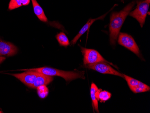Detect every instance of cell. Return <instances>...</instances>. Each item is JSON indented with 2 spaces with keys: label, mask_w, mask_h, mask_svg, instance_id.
Segmentation results:
<instances>
[{
  "label": "cell",
  "mask_w": 150,
  "mask_h": 113,
  "mask_svg": "<svg viewBox=\"0 0 150 113\" xmlns=\"http://www.w3.org/2000/svg\"><path fill=\"white\" fill-rule=\"evenodd\" d=\"M21 70H33L50 76H59L63 77L67 82H70L77 79H85V72L65 71L49 67H43L35 69H24Z\"/></svg>",
  "instance_id": "cell-2"
},
{
  "label": "cell",
  "mask_w": 150,
  "mask_h": 113,
  "mask_svg": "<svg viewBox=\"0 0 150 113\" xmlns=\"http://www.w3.org/2000/svg\"><path fill=\"white\" fill-rule=\"evenodd\" d=\"M135 4L134 1H132L119 12H113L110 16L109 29L110 42L112 45L116 44L120 29L127 16L131 12Z\"/></svg>",
  "instance_id": "cell-1"
},
{
  "label": "cell",
  "mask_w": 150,
  "mask_h": 113,
  "mask_svg": "<svg viewBox=\"0 0 150 113\" xmlns=\"http://www.w3.org/2000/svg\"><path fill=\"white\" fill-rule=\"evenodd\" d=\"M38 74V72L35 71L27 70L20 74H11V75L19 79L27 87L31 88L35 82Z\"/></svg>",
  "instance_id": "cell-7"
},
{
  "label": "cell",
  "mask_w": 150,
  "mask_h": 113,
  "mask_svg": "<svg viewBox=\"0 0 150 113\" xmlns=\"http://www.w3.org/2000/svg\"><path fill=\"white\" fill-rule=\"evenodd\" d=\"M122 1H123V0H122Z\"/></svg>",
  "instance_id": "cell-22"
},
{
  "label": "cell",
  "mask_w": 150,
  "mask_h": 113,
  "mask_svg": "<svg viewBox=\"0 0 150 113\" xmlns=\"http://www.w3.org/2000/svg\"><path fill=\"white\" fill-rule=\"evenodd\" d=\"M53 77L46 75L39 72L35 82L31 87L32 88H37L39 86L47 85L53 80Z\"/></svg>",
  "instance_id": "cell-10"
},
{
  "label": "cell",
  "mask_w": 150,
  "mask_h": 113,
  "mask_svg": "<svg viewBox=\"0 0 150 113\" xmlns=\"http://www.w3.org/2000/svg\"><path fill=\"white\" fill-rule=\"evenodd\" d=\"M146 1H147V2H149V3H150V0H146Z\"/></svg>",
  "instance_id": "cell-21"
},
{
  "label": "cell",
  "mask_w": 150,
  "mask_h": 113,
  "mask_svg": "<svg viewBox=\"0 0 150 113\" xmlns=\"http://www.w3.org/2000/svg\"><path fill=\"white\" fill-rule=\"evenodd\" d=\"M31 0H20L22 6H27L30 3Z\"/></svg>",
  "instance_id": "cell-19"
},
{
  "label": "cell",
  "mask_w": 150,
  "mask_h": 113,
  "mask_svg": "<svg viewBox=\"0 0 150 113\" xmlns=\"http://www.w3.org/2000/svg\"><path fill=\"white\" fill-rule=\"evenodd\" d=\"M81 51L83 55V63L84 65L97 62H105L113 65L114 67H116L112 63L107 61L97 50L91 49L86 48L83 47H81Z\"/></svg>",
  "instance_id": "cell-4"
},
{
  "label": "cell",
  "mask_w": 150,
  "mask_h": 113,
  "mask_svg": "<svg viewBox=\"0 0 150 113\" xmlns=\"http://www.w3.org/2000/svg\"><path fill=\"white\" fill-rule=\"evenodd\" d=\"M37 89L38 95L40 98H45L48 95L49 89L46 87V85L39 86Z\"/></svg>",
  "instance_id": "cell-16"
},
{
  "label": "cell",
  "mask_w": 150,
  "mask_h": 113,
  "mask_svg": "<svg viewBox=\"0 0 150 113\" xmlns=\"http://www.w3.org/2000/svg\"><path fill=\"white\" fill-rule=\"evenodd\" d=\"M86 68L90 70H94L103 74H109L123 77V74L112 68L110 65L105 62H99L93 64H88L84 65Z\"/></svg>",
  "instance_id": "cell-6"
},
{
  "label": "cell",
  "mask_w": 150,
  "mask_h": 113,
  "mask_svg": "<svg viewBox=\"0 0 150 113\" xmlns=\"http://www.w3.org/2000/svg\"><path fill=\"white\" fill-rule=\"evenodd\" d=\"M118 43L120 45L130 50L139 57H140L139 49L134 39L131 35L126 33H120Z\"/></svg>",
  "instance_id": "cell-5"
},
{
  "label": "cell",
  "mask_w": 150,
  "mask_h": 113,
  "mask_svg": "<svg viewBox=\"0 0 150 113\" xmlns=\"http://www.w3.org/2000/svg\"><path fill=\"white\" fill-rule=\"evenodd\" d=\"M137 3L136 8L134 11L130 12L129 15L135 18L139 22L141 27L142 28L145 22L150 3L146 0L138 1Z\"/></svg>",
  "instance_id": "cell-3"
},
{
  "label": "cell",
  "mask_w": 150,
  "mask_h": 113,
  "mask_svg": "<svg viewBox=\"0 0 150 113\" xmlns=\"http://www.w3.org/2000/svg\"><path fill=\"white\" fill-rule=\"evenodd\" d=\"M117 4H115L110 11H108V12L106 13V14L103 15V16H101L97 18H94V19H91H91H89L88 21L83 26V27L79 31L78 34L76 36V37H75L73 39H72V40H71V44L73 45L76 43L78 39L81 37L82 35H83L88 30V29L91 27V25L94 23V22H95L96 21L98 20V19H103V18L105 17L106 15L111 10H112V9H113L114 7L117 6Z\"/></svg>",
  "instance_id": "cell-9"
},
{
  "label": "cell",
  "mask_w": 150,
  "mask_h": 113,
  "mask_svg": "<svg viewBox=\"0 0 150 113\" xmlns=\"http://www.w3.org/2000/svg\"><path fill=\"white\" fill-rule=\"evenodd\" d=\"M17 52L18 48L14 45L0 40V56H13Z\"/></svg>",
  "instance_id": "cell-8"
},
{
  "label": "cell",
  "mask_w": 150,
  "mask_h": 113,
  "mask_svg": "<svg viewBox=\"0 0 150 113\" xmlns=\"http://www.w3.org/2000/svg\"><path fill=\"white\" fill-rule=\"evenodd\" d=\"M150 88L149 86H147L146 84L140 81L137 86L131 89V91L134 93L148 92L150 91Z\"/></svg>",
  "instance_id": "cell-15"
},
{
  "label": "cell",
  "mask_w": 150,
  "mask_h": 113,
  "mask_svg": "<svg viewBox=\"0 0 150 113\" xmlns=\"http://www.w3.org/2000/svg\"><path fill=\"white\" fill-rule=\"evenodd\" d=\"M6 60V57L3 56H0V64Z\"/></svg>",
  "instance_id": "cell-20"
},
{
  "label": "cell",
  "mask_w": 150,
  "mask_h": 113,
  "mask_svg": "<svg viewBox=\"0 0 150 113\" xmlns=\"http://www.w3.org/2000/svg\"><path fill=\"white\" fill-rule=\"evenodd\" d=\"M34 12L39 20L44 22H48V19L46 17L42 8L40 6L37 0H32Z\"/></svg>",
  "instance_id": "cell-11"
},
{
  "label": "cell",
  "mask_w": 150,
  "mask_h": 113,
  "mask_svg": "<svg viewBox=\"0 0 150 113\" xmlns=\"http://www.w3.org/2000/svg\"><path fill=\"white\" fill-rule=\"evenodd\" d=\"M95 97L98 101L101 102H105L106 101L111 98L112 94L109 92L106 91H103L101 89H98L95 93Z\"/></svg>",
  "instance_id": "cell-12"
},
{
  "label": "cell",
  "mask_w": 150,
  "mask_h": 113,
  "mask_svg": "<svg viewBox=\"0 0 150 113\" xmlns=\"http://www.w3.org/2000/svg\"><path fill=\"white\" fill-rule=\"evenodd\" d=\"M56 38L60 46L67 47L69 45L70 43L69 38L63 32L59 33V34L56 35Z\"/></svg>",
  "instance_id": "cell-14"
},
{
  "label": "cell",
  "mask_w": 150,
  "mask_h": 113,
  "mask_svg": "<svg viewBox=\"0 0 150 113\" xmlns=\"http://www.w3.org/2000/svg\"><path fill=\"white\" fill-rule=\"evenodd\" d=\"M22 6L20 0H11L9 5V9L10 10H14Z\"/></svg>",
  "instance_id": "cell-18"
},
{
  "label": "cell",
  "mask_w": 150,
  "mask_h": 113,
  "mask_svg": "<svg viewBox=\"0 0 150 113\" xmlns=\"http://www.w3.org/2000/svg\"><path fill=\"white\" fill-rule=\"evenodd\" d=\"M123 76L124 78H125V80L127 82L128 86H129L130 90L135 87V86H137L139 84V82H140L139 81L136 80L134 78H132L126 75H124L123 74Z\"/></svg>",
  "instance_id": "cell-17"
},
{
  "label": "cell",
  "mask_w": 150,
  "mask_h": 113,
  "mask_svg": "<svg viewBox=\"0 0 150 113\" xmlns=\"http://www.w3.org/2000/svg\"><path fill=\"white\" fill-rule=\"evenodd\" d=\"M98 87L95 83L92 82L91 85V97L92 101L93 107H94L95 110L96 111L97 113H99L98 107V101L95 97V92L98 89Z\"/></svg>",
  "instance_id": "cell-13"
}]
</instances>
